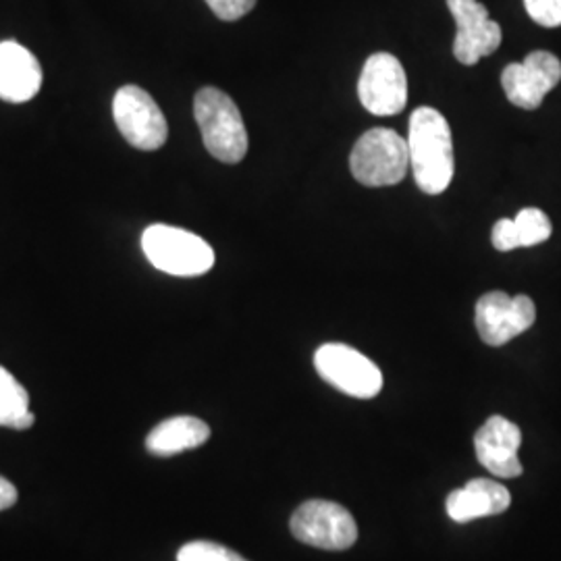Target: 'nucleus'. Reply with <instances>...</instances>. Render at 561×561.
<instances>
[{"instance_id":"20e7f679","label":"nucleus","mask_w":561,"mask_h":561,"mask_svg":"<svg viewBox=\"0 0 561 561\" xmlns=\"http://www.w3.org/2000/svg\"><path fill=\"white\" fill-rule=\"evenodd\" d=\"M408 140H401L398 131L385 127L366 131L360 140L356 141L350 157L352 175L368 187H385L400 183L408 173Z\"/></svg>"},{"instance_id":"39448f33","label":"nucleus","mask_w":561,"mask_h":561,"mask_svg":"<svg viewBox=\"0 0 561 561\" xmlns=\"http://www.w3.org/2000/svg\"><path fill=\"white\" fill-rule=\"evenodd\" d=\"M291 535L310 547L327 551H345L358 539V526L354 516L340 503H301L289 520Z\"/></svg>"},{"instance_id":"9b49d317","label":"nucleus","mask_w":561,"mask_h":561,"mask_svg":"<svg viewBox=\"0 0 561 561\" xmlns=\"http://www.w3.org/2000/svg\"><path fill=\"white\" fill-rule=\"evenodd\" d=\"M447 7L458 23L454 55L461 65H477L482 57L493 55L502 46V25L489 18L479 0H447Z\"/></svg>"},{"instance_id":"7ed1b4c3","label":"nucleus","mask_w":561,"mask_h":561,"mask_svg":"<svg viewBox=\"0 0 561 561\" xmlns=\"http://www.w3.org/2000/svg\"><path fill=\"white\" fill-rule=\"evenodd\" d=\"M146 259L173 277H198L215 266V250L185 229L171 225H152L141 236Z\"/></svg>"},{"instance_id":"4468645a","label":"nucleus","mask_w":561,"mask_h":561,"mask_svg":"<svg viewBox=\"0 0 561 561\" xmlns=\"http://www.w3.org/2000/svg\"><path fill=\"white\" fill-rule=\"evenodd\" d=\"M512 503L510 491L500 482L474 479L447 497V514L454 522H472L503 514Z\"/></svg>"},{"instance_id":"1a4fd4ad","label":"nucleus","mask_w":561,"mask_h":561,"mask_svg":"<svg viewBox=\"0 0 561 561\" xmlns=\"http://www.w3.org/2000/svg\"><path fill=\"white\" fill-rule=\"evenodd\" d=\"M474 321L481 340L500 347L535 324L537 308L528 296L512 298L505 291H491L477 301Z\"/></svg>"},{"instance_id":"aec40b11","label":"nucleus","mask_w":561,"mask_h":561,"mask_svg":"<svg viewBox=\"0 0 561 561\" xmlns=\"http://www.w3.org/2000/svg\"><path fill=\"white\" fill-rule=\"evenodd\" d=\"M206 4L219 20L238 21L256 7V0H206Z\"/></svg>"},{"instance_id":"f03ea898","label":"nucleus","mask_w":561,"mask_h":561,"mask_svg":"<svg viewBox=\"0 0 561 561\" xmlns=\"http://www.w3.org/2000/svg\"><path fill=\"white\" fill-rule=\"evenodd\" d=\"M194 117L206 150L227 164H238L248 154V131L238 104L219 88H202L194 99Z\"/></svg>"},{"instance_id":"6e6552de","label":"nucleus","mask_w":561,"mask_h":561,"mask_svg":"<svg viewBox=\"0 0 561 561\" xmlns=\"http://www.w3.org/2000/svg\"><path fill=\"white\" fill-rule=\"evenodd\" d=\"M358 96L362 106L377 117L401 113L408 102V80L400 60L389 53L368 57L362 67Z\"/></svg>"},{"instance_id":"f8f14e48","label":"nucleus","mask_w":561,"mask_h":561,"mask_svg":"<svg viewBox=\"0 0 561 561\" xmlns=\"http://www.w3.org/2000/svg\"><path fill=\"white\" fill-rule=\"evenodd\" d=\"M520 428L503 416H491L474 435L477 458L493 477L500 479L520 477Z\"/></svg>"},{"instance_id":"6ab92c4d","label":"nucleus","mask_w":561,"mask_h":561,"mask_svg":"<svg viewBox=\"0 0 561 561\" xmlns=\"http://www.w3.org/2000/svg\"><path fill=\"white\" fill-rule=\"evenodd\" d=\"M530 20L542 27H560L561 0H524Z\"/></svg>"},{"instance_id":"f257e3e1","label":"nucleus","mask_w":561,"mask_h":561,"mask_svg":"<svg viewBox=\"0 0 561 561\" xmlns=\"http://www.w3.org/2000/svg\"><path fill=\"white\" fill-rule=\"evenodd\" d=\"M410 167L424 194H443L454 180V140L449 123L437 108L421 106L410 117Z\"/></svg>"},{"instance_id":"423d86ee","label":"nucleus","mask_w":561,"mask_h":561,"mask_svg":"<svg viewBox=\"0 0 561 561\" xmlns=\"http://www.w3.org/2000/svg\"><path fill=\"white\" fill-rule=\"evenodd\" d=\"M314 366L324 381L345 396L370 400L381 391L379 366L350 345L324 343L314 354Z\"/></svg>"},{"instance_id":"0eeeda50","label":"nucleus","mask_w":561,"mask_h":561,"mask_svg":"<svg viewBox=\"0 0 561 561\" xmlns=\"http://www.w3.org/2000/svg\"><path fill=\"white\" fill-rule=\"evenodd\" d=\"M113 117L121 136L138 150H159L169 136L159 104L138 85H123L115 94Z\"/></svg>"},{"instance_id":"f3484780","label":"nucleus","mask_w":561,"mask_h":561,"mask_svg":"<svg viewBox=\"0 0 561 561\" xmlns=\"http://www.w3.org/2000/svg\"><path fill=\"white\" fill-rule=\"evenodd\" d=\"M36 422L30 412L27 391L7 368L0 366V426L25 431Z\"/></svg>"},{"instance_id":"dca6fc26","label":"nucleus","mask_w":561,"mask_h":561,"mask_svg":"<svg viewBox=\"0 0 561 561\" xmlns=\"http://www.w3.org/2000/svg\"><path fill=\"white\" fill-rule=\"evenodd\" d=\"M551 221L541 208H522L516 219L495 222L491 240L495 250L512 252L516 248H533L551 238Z\"/></svg>"},{"instance_id":"2eb2a0df","label":"nucleus","mask_w":561,"mask_h":561,"mask_svg":"<svg viewBox=\"0 0 561 561\" xmlns=\"http://www.w3.org/2000/svg\"><path fill=\"white\" fill-rule=\"evenodd\" d=\"M210 437V428L206 422L194 416H175L161 422L152 428L146 439V447L154 456H178L181 451L196 449Z\"/></svg>"},{"instance_id":"ddd939ff","label":"nucleus","mask_w":561,"mask_h":561,"mask_svg":"<svg viewBox=\"0 0 561 561\" xmlns=\"http://www.w3.org/2000/svg\"><path fill=\"white\" fill-rule=\"evenodd\" d=\"M41 85L38 59L15 41L0 42V99L18 104L32 101Z\"/></svg>"},{"instance_id":"a211bd4d","label":"nucleus","mask_w":561,"mask_h":561,"mask_svg":"<svg viewBox=\"0 0 561 561\" xmlns=\"http://www.w3.org/2000/svg\"><path fill=\"white\" fill-rule=\"evenodd\" d=\"M178 561H248L221 542L192 541L183 545Z\"/></svg>"},{"instance_id":"9d476101","label":"nucleus","mask_w":561,"mask_h":561,"mask_svg":"<svg viewBox=\"0 0 561 561\" xmlns=\"http://www.w3.org/2000/svg\"><path fill=\"white\" fill-rule=\"evenodd\" d=\"M561 81V62L547 50L530 53L524 62L503 69L502 85L507 101L518 108L535 111Z\"/></svg>"},{"instance_id":"412c9836","label":"nucleus","mask_w":561,"mask_h":561,"mask_svg":"<svg viewBox=\"0 0 561 561\" xmlns=\"http://www.w3.org/2000/svg\"><path fill=\"white\" fill-rule=\"evenodd\" d=\"M15 503H18V489H15V484H11L4 477H0V512L9 510Z\"/></svg>"}]
</instances>
